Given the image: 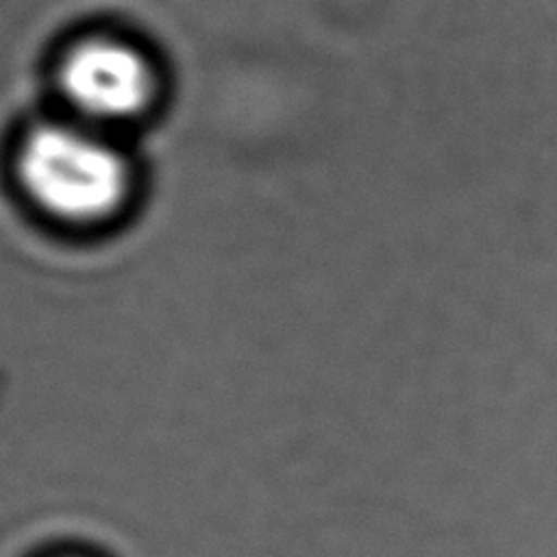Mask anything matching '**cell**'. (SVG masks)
I'll return each instance as SVG.
<instances>
[{
  "mask_svg": "<svg viewBox=\"0 0 557 557\" xmlns=\"http://www.w3.org/2000/svg\"><path fill=\"white\" fill-rule=\"evenodd\" d=\"M23 195L54 221L96 226L126 207L133 187L128 158L103 128L45 123L23 138L15 158Z\"/></svg>",
  "mask_w": 557,
  "mask_h": 557,
  "instance_id": "1",
  "label": "cell"
},
{
  "mask_svg": "<svg viewBox=\"0 0 557 557\" xmlns=\"http://www.w3.org/2000/svg\"><path fill=\"white\" fill-rule=\"evenodd\" d=\"M60 86L76 121L103 128L146 113L158 76L136 45L121 37H89L66 52Z\"/></svg>",
  "mask_w": 557,
  "mask_h": 557,
  "instance_id": "2",
  "label": "cell"
}]
</instances>
